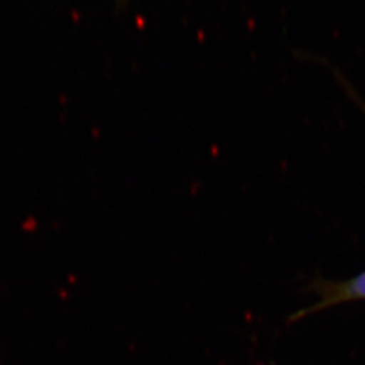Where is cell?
Returning a JSON list of instances; mask_svg holds the SVG:
<instances>
[{
	"label": "cell",
	"instance_id": "obj_1",
	"mask_svg": "<svg viewBox=\"0 0 365 365\" xmlns=\"http://www.w3.org/2000/svg\"><path fill=\"white\" fill-rule=\"evenodd\" d=\"M309 289L317 295V302L288 317V324L302 321L310 315L352 302L365 300V271L346 280H329L317 277Z\"/></svg>",
	"mask_w": 365,
	"mask_h": 365
},
{
	"label": "cell",
	"instance_id": "obj_2",
	"mask_svg": "<svg viewBox=\"0 0 365 365\" xmlns=\"http://www.w3.org/2000/svg\"><path fill=\"white\" fill-rule=\"evenodd\" d=\"M344 86H345V88H346V90H348V92H349V93H351V96H352L353 99H354V101H356V103H357V105L360 106V107H361V108H363V110H364V113H365V102H364V101H363V99H361V98H360V96H357V93H356V92L353 91L352 87H349V86H348V84H344Z\"/></svg>",
	"mask_w": 365,
	"mask_h": 365
},
{
	"label": "cell",
	"instance_id": "obj_3",
	"mask_svg": "<svg viewBox=\"0 0 365 365\" xmlns=\"http://www.w3.org/2000/svg\"><path fill=\"white\" fill-rule=\"evenodd\" d=\"M120 1H122V3H123V1H126V0H120Z\"/></svg>",
	"mask_w": 365,
	"mask_h": 365
}]
</instances>
